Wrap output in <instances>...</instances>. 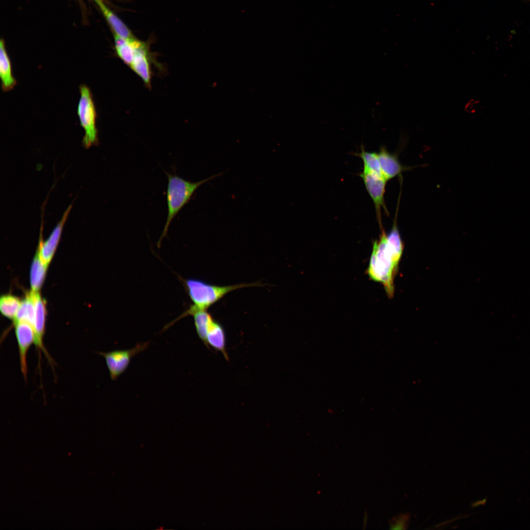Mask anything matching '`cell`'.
<instances>
[{
    "label": "cell",
    "mask_w": 530,
    "mask_h": 530,
    "mask_svg": "<svg viewBox=\"0 0 530 530\" xmlns=\"http://www.w3.org/2000/svg\"><path fill=\"white\" fill-rule=\"evenodd\" d=\"M379 239L373 243L367 273L372 280L381 282L390 298L394 293V280L398 270L395 268L387 241V235L383 228Z\"/></svg>",
    "instance_id": "6da1fadb"
},
{
    "label": "cell",
    "mask_w": 530,
    "mask_h": 530,
    "mask_svg": "<svg viewBox=\"0 0 530 530\" xmlns=\"http://www.w3.org/2000/svg\"><path fill=\"white\" fill-rule=\"evenodd\" d=\"M166 174L168 179L166 190L167 215L158 244H160L163 238L166 236L172 220L188 203L196 189L204 183L220 175L219 174L197 182H191L175 174L167 172H166Z\"/></svg>",
    "instance_id": "7a4b0ae2"
},
{
    "label": "cell",
    "mask_w": 530,
    "mask_h": 530,
    "mask_svg": "<svg viewBox=\"0 0 530 530\" xmlns=\"http://www.w3.org/2000/svg\"><path fill=\"white\" fill-rule=\"evenodd\" d=\"M183 282L185 290L193 303L190 306L199 310H207L231 292L243 288L263 285L259 283H253L217 286L194 278L183 280Z\"/></svg>",
    "instance_id": "3957f363"
},
{
    "label": "cell",
    "mask_w": 530,
    "mask_h": 530,
    "mask_svg": "<svg viewBox=\"0 0 530 530\" xmlns=\"http://www.w3.org/2000/svg\"><path fill=\"white\" fill-rule=\"evenodd\" d=\"M80 97L77 106V115L80 126L84 131L82 144L88 149L98 144V132L97 128V110L92 93L85 84L79 86Z\"/></svg>",
    "instance_id": "277c9868"
},
{
    "label": "cell",
    "mask_w": 530,
    "mask_h": 530,
    "mask_svg": "<svg viewBox=\"0 0 530 530\" xmlns=\"http://www.w3.org/2000/svg\"><path fill=\"white\" fill-rule=\"evenodd\" d=\"M148 346L149 342H146L138 344L128 349L114 350L98 353L105 359L110 378L115 380L127 370L132 359L145 350Z\"/></svg>",
    "instance_id": "5b68a950"
},
{
    "label": "cell",
    "mask_w": 530,
    "mask_h": 530,
    "mask_svg": "<svg viewBox=\"0 0 530 530\" xmlns=\"http://www.w3.org/2000/svg\"><path fill=\"white\" fill-rule=\"evenodd\" d=\"M359 176L362 179L365 187L373 202L377 221L381 229V210L383 209L388 214L384 201L387 181L383 177L364 168Z\"/></svg>",
    "instance_id": "8992f818"
},
{
    "label": "cell",
    "mask_w": 530,
    "mask_h": 530,
    "mask_svg": "<svg viewBox=\"0 0 530 530\" xmlns=\"http://www.w3.org/2000/svg\"><path fill=\"white\" fill-rule=\"evenodd\" d=\"M72 205H70L64 212L61 219L52 231L48 238L45 241L42 238V223L37 251L43 264L49 265L59 243L64 224L67 220Z\"/></svg>",
    "instance_id": "52a82bcc"
},
{
    "label": "cell",
    "mask_w": 530,
    "mask_h": 530,
    "mask_svg": "<svg viewBox=\"0 0 530 530\" xmlns=\"http://www.w3.org/2000/svg\"><path fill=\"white\" fill-rule=\"evenodd\" d=\"M17 342L21 371L25 380L27 375V355L30 347L34 344L35 335L32 325L27 322H14Z\"/></svg>",
    "instance_id": "ba28073f"
},
{
    "label": "cell",
    "mask_w": 530,
    "mask_h": 530,
    "mask_svg": "<svg viewBox=\"0 0 530 530\" xmlns=\"http://www.w3.org/2000/svg\"><path fill=\"white\" fill-rule=\"evenodd\" d=\"M30 292L33 299L35 308L34 321L32 324L35 335L34 344L39 350V352H43L48 359L51 361V358L45 348L43 341L47 315L46 301L42 297L39 291H31Z\"/></svg>",
    "instance_id": "9c48e42d"
},
{
    "label": "cell",
    "mask_w": 530,
    "mask_h": 530,
    "mask_svg": "<svg viewBox=\"0 0 530 530\" xmlns=\"http://www.w3.org/2000/svg\"><path fill=\"white\" fill-rule=\"evenodd\" d=\"M134 47L133 58L129 67L146 85L150 86L152 71L149 47L145 42L137 39L134 41Z\"/></svg>",
    "instance_id": "30bf717a"
},
{
    "label": "cell",
    "mask_w": 530,
    "mask_h": 530,
    "mask_svg": "<svg viewBox=\"0 0 530 530\" xmlns=\"http://www.w3.org/2000/svg\"><path fill=\"white\" fill-rule=\"evenodd\" d=\"M189 315L193 317L197 334L205 345L206 346L207 334L212 323L214 320L212 315L207 311V310L196 309L190 306L186 311L178 318L166 325L164 327L165 328L167 329L178 320Z\"/></svg>",
    "instance_id": "8fae6325"
},
{
    "label": "cell",
    "mask_w": 530,
    "mask_h": 530,
    "mask_svg": "<svg viewBox=\"0 0 530 530\" xmlns=\"http://www.w3.org/2000/svg\"><path fill=\"white\" fill-rule=\"evenodd\" d=\"M377 154L382 176L387 181L408 169L400 163L396 155L389 153L384 147H381Z\"/></svg>",
    "instance_id": "7c38bea8"
},
{
    "label": "cell",
    "mask_w": 530,
    "mask_h": 530,
    "mask_svg": "<svg viewBox=\"0 0 530 530\" xmlns=\"http://www.w3.org/2000/svg\"><path fill=\"white\" fill-rule=\"evenodd\" d=\"M0 77L3 92L12 90L17 84L13 74L12 63L2 39L0 42Z\"/></svg>",
    "instance_id": "4fadbf2b"
},
{
    "label": "cell",
    "mask_w": 530,
    "mask_h": 530,
    "mask_svg": "<svg viewBox=\"0 0 530 530\" xmlns=\"http://www.w3.org/2000/svg\"><path fill=\"white\" fill-rule=\"evenodd\" d=\"M206 346L221 353L225 359L229 360L226 350V335L225 329L220 323L214 320L212 323L206 338Z\"/></svg>",
    "instance_id": "5bb4252c"
},
{
    "label": "cell",
    "mask_w": 530,
    "mask_h": 530,
    "mask_svg": "<svg viewBox=\"0 0 530 530\" xmlns=\"http://www.w3.org/2000/svg\"><path fill=\"white\" fill-rule=\"evenodd\" d=\"M101 11L114 35L126 40L135 38L127 25L104 3L97 4Z\"/></svg>",
    "instance_id": "9a60e30c"
},
{
    "label": "cell",
    "mask_w": 530,
    "mask_h": 530,
    "mask_svg": "<svg viewBox=\"0 0 530 530\" xmlns=\"http://www.w3.org/2000/svg\"><path fill=\"white\" fill-rule=\"evenodd\" d=\"M48 267V266L41 261L38 252L36 250L30 270L31 291L33 292L40 291L44 283Z\"/></svg>",
    "instance_id": "2e32d148"
},
{
    "label": "cell",
    "mask_w": 530,
    "mask_h": 530,
    "mask_svg": "<svg viewBox=\"0 0 530 530\" xmlns=\"http://www.w3.org/2000/svg\"><path fill=\"white\" fill-rule=\"evenodd\" d=\"M387 241L395 267L398 270V265L403 252V244L396 220L394 222L391 230L387 235Z\"/></svg>",
    "instance_id": "e0dca14e"
},
{
    "label": "cell",
    "mask_w": 530,
    "mask_h": 530,
    "mask_svg": "<svg viewBox=\"0 0 530 530\" xmlns=\"http://www.w3.org/2000/svg\"><path fill=\"white\" fill-rule=\"evenodd\" d=\"M114 35L115 50L118 56L126 65L130 66L134 56V41L136 38L126 40L116 35Z\"/></svg>",
    "instance_id": "ac0fdd59"
},
{
    "label": "cell",
    "mask_w": 530,
    "mask_h": 530,
    "mask_svg": "<svg viewBox=\"0 0 530 530\" xmlns=\"http://www.w3.org/2000/svg\"><path fill=\"white\" fill-rule=\"evenodd\" d=\"M34 304L30 292H28L25 298L21 300V304L14 319V322L25 321L30 323L32 325L34 318Z\"/></svg>",
    "instance_id": "d6986e66"
},
{
    "label": "cell",
    "mask_w": 530,
    "mask_h": 530,
    "mask_svg": "<svg viewBox=\"0 0 530 530\" xmlns=\"http://www.w3.org/2000/svg\"><path fill=\"white\" fill-rule=\"evenodd\" d=\"M21 300L11 294H4L0 298V311L1 314L10 319L15 318Z\"/></svg>",
    "instance_id": "ffe728a7"
},
{
    "label": "cell",
    "mask_w": 530,
    "mask_h": 530,
    "mask_svg": "<svg viewBox=\"0 0 530 530\" xmlns=\"http://www.w3.org/2000/svg\"><path fill=\"white\" fill-rule=\"evenodd\" d=\"M361 152L356 156L361 158L364 163V168L382 177L381 172L378 154L365 151L362 147Z\"/></svg>",
    "instance_id": "44dd1931"
},
{
    "label": "cell",
    "mask_w": 530,
    "mask_h": 530,
    "mask_svg": "<svg viewBox=\"0 0 530 530\" xmlns=\"http://www.w3.org/2000/svg\"><path fill=\"white\" fill-rule=\"evenodd\" d=\"M409 520V514H401L390 521V529L392 530H404L407 527Z\"/></svg>",
    "instance_id": "7402d4cb"
},
{
    "label": "cell",
    "mask_w": 530,
    "mask_h": 530,
    "mask_svg": "<svg viewBox=\"0 0 530 530\" xmlns=\"http://www.w3.org/2000/svg\"><path fill=\"white\" fill-rule=\"evenodd\" d=\"M92 0L94 1L97 4H98V3H99L101 2L104 1L103 0Z\"/></svg>",
    "instance_id": "603a6c76"
}]
</instances>
